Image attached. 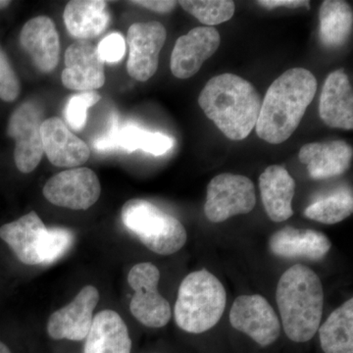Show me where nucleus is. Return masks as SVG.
I'll return each instance as SVG.
<instances>
[{"label":"nucleus","mask_w":353,"mask_h":353,"mask_svg":"<svg viewBox=\"0 0 353 353\" xmlns=\"http://www.w3.org/2000/svg\"><path fill=\"white\" fill-rule=\"evenodd\" d=\"M317 90V81L310 71L292 68L276 79L261 103L257 134L260 139L280 145L294 134Z\"/></svg>","instance_id":"f257e3e1"},{"label":"nucleus","mask_w":353,"mask_h":353,"mask_svg":"<svg viewBox=\"0 0 353 353\" xmlns=\"http://www.w3.org/2000/svg\"><path fill=\"white\" fill-rule=\"evenodd\" d=\"M261 97L252 83L234 74L213 77L202 88L199 104L228 139L241 141L256 126Z\"/></svg>","instance_id":"f03ea898"},{"label":"nucleus","mask_w":353,"mask_h":353,"mask_svg":"<svg viewBox=\"0 0 353 353\" xmlns=\"http://www.w3.org/2000/svg\"><path fill=\"white\" fill-rule=\"evenodd\" d=\"M283 328L294 343L310 341L319 330L324 308V290L314 271L305 265L290 267L276 290Z\"/></svg>","instance_id":"7ed1b4c3"},{"label":"nucleus","mask_w":353,"mask_h":353,"mask_svg":"<svg viewBox=\"0 0 353 353\" xmlns=\"http://www.w3.org/2000/svg\"><path fill=\"white\" fill-rule=\"evenodd\" d=\"M224 285L212 273L199 270L181 283L174 308L179 328L190 334H202L215 327L226 308Z\"/></svg>","instance_id":"20e7f679"},{"label":"nucleus","mask_w":353,"mask_h":353,"mask_svg":"<svg viewBox=\"0 0 353 353\" xmlns=\"http://www.w3.org/2000/svg\"><path fill=\"white\" fill-rule=\"evenodd\" d=\"M0 239L23 264L48 265L63 256L73 245V232L48 228L36 211L0 227Z\"/></svg>","instance_id":"39448f33"},{"label":"nucleus","mask_w":353,"mask_h":353,"mask_svg":"<svg viewBox=\"0 0 353 353\" xmlns=\"http://www.w3.org/2000/svg\"><path fill=\"white\" fill-rule=\"evenodd\" d=\"M121 219L143 245L157 254H174L187 243L182 223L145 199L128 201L121 210Z\"/></svg>","instance_id":"423d86ee"},{"label":"nucleus","mask_w":353,"mask_h":353,"mask_svg":"<svg viewBox=\"0 0 353 353\" xmlns=\"http://www.w3.org/2000/svg\"><path fill=\"white\" fill-rule=\"evenodd\" d=\"M159 280V269L150 262L134 265L128 275V283L134 292L130 310L148 328H162L172 317L170 303L158 292Z\"/></svg>","instance_id":"0eeeda50"},{"label":"nucleus","mask_w":353,"mask_h":353,"mask_svg":"<svg viewBox=\"0 0 353 353\" xmlns=\"http://www.w3.org/2000/svg\"><path fill=\"white\" fill-rule=\"evenodd\" d=\"M256 205L254 183L245 176L231 173L214 176L208 185L204 213L212 223L248 214Z\"/></svg>","instance_id":"6e6552de"},{"label":"nucleus","mask_w":353,"mask_h":353,"mask_svg":"<svg viewBox=\"0 0 353 353\" xmlns=\"http://www.w3.org/2000/svg\"><path fill=\"white\" fill-rule=\"evenodd\" d=\"M43 110L39 103L28 101L10 116L7 134L15 141L14 160L18 170L29 174L39 166L43 155L41 128Z\"/></svg>","instance_id":"1a4fd4ad"},{"label":"nucleus","mask_w":353,"mask_h":353,"mask_svg":"<svg viewBox=\"0 0 353 353\" xmlns=\"http://www.w3.org/2000/svg\"><path fill=\"white\" fill-rule=\"evenodd\" d=\"M43 194L53 205L87 210L99 201L101 185L92 169H68L53 176L44 185Z\"/></svg>","instance_id":"9d476101"},{"label":"nucleus","mask_w":353,"mask_h":353,"mask_svg":"<svg viewBox=\"0 0 353 353\" xmlns=\"http://www.w3.org/2000/svg\"><path fill=\"white\" fill-rule=\"evenodd\" d=\"M230 323L260 347H269L278 340L281 334L277 313L267 299L259 294L236 297L230 311Z\"/></svg>","instance_id":"9b49d317"},{"label":"nucleus","mask_w":353,"mask_h":353,"mask_svg":"<svg viewBox=\"0 0 353 353\" xmlns=\"http://www.w3.org/2000/svg\"><path fill=\"white\" fill-rule=\"evenodd\" d=\"M166 38V29L157 21L134 23L129 28L127 71L132 78L139 82H146L157 73L160 51Z\"/></svg>","instance_id":"f8f14e48"},{"label":"nucleus","mask_w":353,"mask_h":353,"mask_svg":"<svg viewBox=\"0 0 353 353\" xmlns=\"http://www.w3.org/2000/svg\"><path fill=\"white\" fill-rule=\"evenodd\" d=\"M99 301V290L94 285L83 287L71 303L50 315L46 327L48 336L53 340H85Z\"/></svg>","instance_id":"ddd939ff"},{"label":"nucleus","mask_w":353,"mask_h":353,"mask_svg":"<svg viewBox=\"0 0 353 353\" xmlns=\"http://www.w3.org/2000/svg\"><path fill=\"white\" fill-rule=\"evenodd\" d=\"M219 32L213 27H196L176 39L171 55V71L178 79L196 75L219 48Z\"/></svg>","instance_id":"4468645a"},{"label":"nucleus","mask_w":353,"mask_h":353,"mask_svg":"<svg viewBox=\"0 0 353 353\" xmlns=\"http://www.w3.org/2000/svg\"><path fill=\"white\" fill-rule=\"evenodd\" d=\"M61 79L65 88L83 92H94L104 85V62L94 44L79 41L67 48Z\"/></svg>","instance_id":"2eb2a0df"},{"label":"nucleus","mask_w":353,"mask_h":353,"mask_svg":"<svg viewBox=\"0 0 353 353\" xmlns=\"http://www.w3.org/2000/svg\"><path fill=\"white\" fill-rule=\"evenodd\" d=\"M43 152L50 163L63 168H78L90 158V148L57 117L44 120L41 128Z\"/></svg>","instance_id":"dca6fc26"},{"label":"nucleus","mask_w":353,"mask_h":353,"mask_svg":"<svg viewBox=\"0 0 353 353\" xmlns=\"http://www.w3.org/2000/svg\"><path fill=\"white\" fill-rule=\"evenodd\" d=\"M20 43L37 68L50 73L59 62V34L54 22L46 16L28 21L20 32Z\"/></svg>","instance_id":"f3484780"},{"label":"nucleus","mask_w":353,"mask_h":353,"mask_svg":"<svg viewBox=\"0 0 353 353\" xmlns=\"http://www.w3.org/2000/svg\"><path fill=\"white\" fill-rule=\"evenodd\" d=\"M331 248V241L322 232L290 226L279 230L269 241L271 252L283 259L317 261L324 259Z\"/></svg>","instance_id":"a211bd4d"},{"label":"nucleus","mask_w":353,"mask_h":353,"mask_svg":"<svg viewBox=\"0 0 353 353\" xmlns=\"http://www.w3.org/2000/svg\"><path fill=\"white\" fill-rule=\"evenodd\" d=\"M319 114L329 127L352 130V87L343 69L332 72L327 77L320 97Z\"/></svg>","instance_id":"6ab92c4d"},{"label":"nucleus","mask_w":353,"mask_h":353,"mask_svg":"<svg viewBox=\"0 0 353 353\" xmlns=\"http://www.w3.org/2000/svg\"><path fill=\"white\" fill-rule=\"evenodd\" d=\"M352 148L345 141L312 143L299 150V160L307 166L310 178L325 180L341 176L350 168Z\"/></svg>","instance_id":"aec40b11"},{"label":"nucleus","mask_w":353,"mask_h":353,"mask_svg":"<svg viewBox=\"0 0 353 353\" xmlns=\"http://www.w3.org/2000/svg\"><path fill=\"white\" fill-rule=\"evenodd\" d=\"M259 189L265 210L273 222H284L294 215L296 182L287 169L269 166L259 176Z\"/></svg>","instance_id":"412c9836"},{"label":"nucleus","mask_w":353,"mask_h":353,"mask_svg":"<svg viewBox=\"0 0 353 353\" xmlns=\"http://www.w3.org/2000/svg\"><path fill=\"white\" fill-rule=\"evenodd\" d=\"M85 340L83 353H131L129 330L116 311L97 313Z\"/></svg>","instance_id":"4be33fe9"},{"label":"nucleus","mask_w":353,"mask_h":353,"mask_svg":"<svg viewBox=\"0 0 353 353\" xmlns=\"http://www.w3.org/2000/svg\"><path fill=\"white\" fill-rule=\"evenodd\" d=\"M65 26L72 37L88 41L101 36L108 27L110 15L108 2L102 0H73L64 9Z\"/></svg>","instance_id":"5701e85b"},{"label":"nucleus","mask_w":353,"mask_h":353,"mask_svg":"<svg viewBox=\"0 0 353 353\" xmlns=\"http://www.w3.org/2000/svg\"><path fill=\"white\" fill-rule=\"evenodd\" d=\"M319 338L325 353H353V299L330 314L319 327Z\"/></svg>","instance_id":"b1692460"},{"label":"nucleus","mask_w":353,"mask_h":353,"mask_svg":"<svg viewBox=\"0 0 353 353\" xmlns=\"http://www.w3.org/2000/svg\"><path fill=\"white\" fill-rule=\"evenodd\" d=\"M320 38L328 48L347 43L352 31V7L341 0H326L320 7Z\"/></svg>","instance_id":"393cba45"},{"label":"nucleus","mask_w":353,"mask_h":353,"mask_svg":"<svg viewBox=\"0 0 353 353\" xmlns=\"http://www.w3.org/2000/svg\"><path fill=\"white\" fill-rule=\"evenodd\" d=\"M353 212L352 194L350 190H340L334 194L318 199L304 211L307 219L334 225L347 219Z\"/></svg>","instance_id":"a878e982"},{"label":"nucleus","mask_w":353,"mask_h":353,"mask_svg":"<svg viewBox=\"0 0 353 353\" xmlns=\"http://www.w3.org/2000/svg\"><path fill=\"white\" fill-rule=\"evenodd\" d=\"M178 3L206 27L227 22L234 13V3L229 0H182Z\"/></svg>","instance_id":"bb28decb"},{"label":"nucleus","mask_w":353,"mask_h":353,"mask_svg":"<svg viewBox=\"0 0 353 353\" xmlns=\"http://www.w3.org/2000/svg\"><path fill=\"white\" fill-rule=\"evenodd\" d=\"M101 99V95L97 92H83L70 97L64 109L67 124L75 131L83 130L87 123L88 109L97 104Z\"/></svg>","instance_id":"cd10ccee"},{"label":"nucleus","mask_w":353,"mask_h":353,"mask_svg":"<svg viewBox=\"0 0 353 353\" xmlns=\"http://www.w3.org/2000/svg\"><path fill=\"white\" fill-rule=\"evenodd\" d=\"M20 92L19 79L11 66L6 52L0 48V99L12 102L18 99Z\"/></svg>","instance_id":"c85d7f7f"},{"label":"nucleus","mask_w":353,"mask_h":353,"mask_svg":"<svg viewBox=\"0 0 353 353\" xmlns=\"http://www.w3.org/2000/svg\"><path fill=\"white\" fill-rule=\"evenodd\" d=\"M97 50L102 61L116 63L124 57L126 52V41L122 34L114 32L102 39Z\"/></svg>","instance_id":"c756f323"},{"label":"nucleus","mask_w":353,"mask_h":353,"mask_svg":"<svg viewBox=\"0 0 353 353\" xmlns=\"http://www.w3.org/2000/svg\"><path fill=\"white\" fill-rule=\"evenodd\" d=\"M139 150L153 155H162L173 148L174 139L162 132L143 131Z\"/></svg>","instance_id":"7c9ffc66"},{"label":"nucleus","mask_w":353,"mask_h":353,"mask_svg":"<svg viewBox=\"0 0 353 353\" xmlns=\"http://www.w3.org/2000/svg\"><path fill=\"white\" fill-rule=\"evenodd\" d=\"M130 3L145 7V8L157 13H169L176 8L178 2L171 1V0H137V1L130 2Z\"/></svg>","instance_id":"2f4dec72"},{"label":"nucleus","mask_w":353,"mask_h":353,"mask_svg":"<svg viewBox=\"0 0 353 353\" xmlns=\"http://www.w3.org/2000/svg\"><path fill=\"white\" fill-rule=\"evenodd\" d=\"M257 3L268 9L277 8V7H287V8L306 7V8H309V4H310L306 0H262V1H257Z\"/></svg>","instance_id":"473e14b6"},{"label":"nucleus","mask_w":353,"mask_h":353,"mask_svg":"<svg viewBox=\"0 0 353 353\" xmlns=\"http://www.w3.org/2000/svg\"><path fill=\"white\" fill-rule=\"evenodd\" d=\"M0 353H11L8 347H7L6 345H4L3 343H1V341H0Z\"/></svg>","instance_id":"72a5a7b5"},{"label":"nucleus","mask_w":353,"mask_h":353,"mask_svg":"<svg viewBox=\"0 0 353 353\" xmlns=\"http://www.w3.org/2000/svg\"><path fill=\"white\" fill-rule=\"evenodd\" d=\"M9 4H10V1H7V0H0V10L8 7Z\"/></svg>","instance_id":"f704fd0d"}]
</instances>
